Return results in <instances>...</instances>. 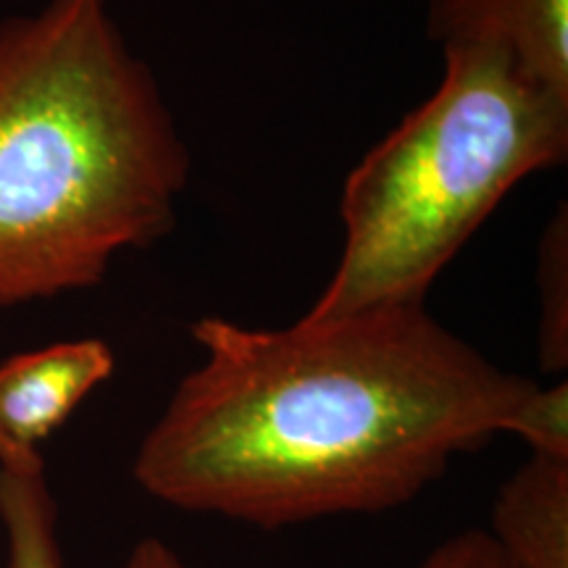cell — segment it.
I'll list each match as a JSON object with an SVG mask.
<instances>
[{
    "instance_id": "ba28073f",
    "label": "cell",
    "mask_w": 568,
    "mask_h": 568,
    "mask_svg": "<svg viewBox=\"0 0 568 568\" xmlns=\"http://www.w3.org/2000/svg\"><path fill=\"white\" fill-rule=\"evenodd\" d=\"M537 355L545 374L568 368V219L566 205L537 245Z\"/></svg>"
},
{
    "instance_id": "8fae6325",
    "label": "cell",
    "mask_w": 568,
    "mask_h": 568,
    "mask_svg": "<svg viewBox=\"0 0 568 568\" xmlns=\"http://www.w3.org/2000/svg\"><path fill=\"white\" fill-rule=\"evenodd\" d=\"M122 568H195V566L187 564V560H184L169 542H163L159 537H148L134 545Z\"/></svg>"
},
{
    "instance_id": "3957f363",
    "label": "cell",
    "mask_w": 568,
    "mask_h": 568,
    "mask_svg": "<svg viewBox=\"0 0 568 568\" xmlns=\"http://www.w3.org/2000/svg\"><path fill=\"white\" fill-rule=\"evenodd\" d=\"M566 155L568 95L503 48L445 45L435 95L347 174L343 253L305 318L424 305L503 197Z\"/></svg>"
},
{
    "instance_id": "7a4b0ae2",
    "label": "cell",
    "mask_w": 568,
    "mask_h": 568,
    "mask_svg": "<svg viewBox=\"0 0 568 568\" xmlns=\"http://www.w3.org/2000/svg\"><path fill=\"white\" fill-rule=\"evenodd\" d=\"M190 153L109 0L0 24V308L103 282L176 224Z\"/></svg>"
},
{
    "instance_id": "9c48e42d",
    "label": "cell",
    "mask_w": 568,
    "mask_h": 568,
    "mask_svg": "<svg viewBox=\"0 0 568 568\" xmlns=\"http://www.w3.org/2000/svg\"><path fill=\"white\" fill-rule=\"evenodd\" d=\"M506 435L521 437L531 453L568 458V385H535L510 416Z\"/></svg>"
},
{
    "instance_id": "30bf717a",
    "label": "cell",
    "mask_w": 568,
    "mask_h": 568,
    "mask_svg": "<svg viewBox=\"0 0 568 568\" xmlns=\"http://www.w3.org/2000/svg\"><path fill=\"white\" fill-rule=\"evenodd\" d=\"M416 568H508L487 529H466L447 537Z\"/></svg>"
},
{
    "instance_id": "5b68a950",
    "label": "cell",
    "mask_w": 568,
    "mask_h": 568,
    "mask_svg": "<svg viewBox=\"0 0 568 568\" xmlns=\"http://www.w3.org/2000/svg\"><path fill=\"white\" fill-rule=\"evenodd\" d=\"M426 32L445 45H495L568 95V0H429Z\"/></svg>"
},
{
    "instance_id": "52a82bcc",
    "label": "cell",
    "mask_w": 568,
    "mask_h": 568,
    "mask_svg": "<svg viewBox=\"0 0 568 568\" xmlns=\"http://www.w3.org/2000/svg\"><path fill=\"white\" fill-rule=\"evenodd\" d=\"M0 529L6 568H63L59 514L45 481V464H0Z\"/></svg>"
},
{
    "instance_id": "6da1fadb",
    "label": "cell",
    "mask_w": 568,
    "mask_h": 568,
    "mask_svg": "<svg viewBox=\"0 0 568 568\" xmlns=\"http://www.w3.org/2000/svg\"><path fill=\"white\" fill-rule=\"evenodd\" d=\"M205 358L134 456V479L190 514L276 529L406 506L450 460L506 435L535 382L424 305L253 329L209 316Z\"/></svg>"
},
{
    "instance_id": "8992f818",
    "label": "cell",
    "mask_w": 568,
    "mask_h": 568,
    "mask_svg": "<svg viewBox=\"0 0 568 568\" xmlns=\"http://www.w3.org/2000/svg\"><path fill=\"white\" fill-rule=\"evenodd\" d=\"M487 535L508 568H568V458L529 453L497 489Z\"/></svg>"
},
{
    "instance_id": "277c9868",
    "label": "cell",
    "mask_w": 568,
    "mask_h": 568,
    "mask_svg": "<svg viewBox=\"0 0 568 568\" xmlns=\"http://www.w3.org/2000/svg\"><path fill=\"white\" fill-rule=\"evenodd\" d=\"M103 339H67L0 364V464L42 466L40 445L67 424L92 389L111 379Z\"/></svg>"
}]
</instances>
